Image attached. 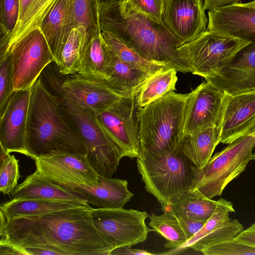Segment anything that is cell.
Segmentation results:
<instances>
[{"label":"cell","mask_w":255,"mask_h":255,"mask_svg":"<svg viewBox=\"0 0 255 255\" xmlns=\"http://www.w3.org/2000/svg\"><path fill=\"white\" fill-rule=\"evenodd\" d=\"M91 207L73 208L6 220L1 214L0 240L22 249L38 248L59 255H110L115 249L99 234Z\"/></svg>","instance_id":"cell-1"},{"label":"cell","mask_w":255,"mask_h":255,"mask_svg":"<svg viewBox=\"0 0 255 255\" xmlns=\"http://www.w3.org/2000/svg\"><path fill=\"white\" fill-rule=\"evenodd\" d=\"M99 22L102 32L111 33L143 58L177 72H191L189 65L178 51L182 42L162 20L143 12L128 1L99 5Z\"/></svg>","instance_id":"cell-2"},{"label":"cell","mask_w":255,"mask_h":255,"mask_svg":"<svg viewBox=\"0 0 255 255\" xmlns=\"http://www.w3.org/2000/svg\"><path fill=\"white\" fill-rule=\"evenodd\" d=\"M26 148L34 158L52 151L86 155L85 145L59 97L45 87L40 76L33 84L27 117Z\"/></svg>","instance_id":"cell-3"},{"label":"cell","mask_w":255,"mask_h":255,"mask_svg":"<svg viewBox=\"0 0 255 255\" xmlns=\"http://www.w3.org/2000/svg\"><path fill=\"white\" fill-rule=\"evenodd\" d=\"M193 96V90L187 94L172 92L138 108L139 155L166 152L181 142Z\"/></svg>","instance_id":"cell-4"},{"label":"cell","mask_w":255,"mask_h":255,"mask_svg":"<svg viewBox=\"0 0 255 255\" xmlns=\"http://www.w3.org/2000/svg\"><path fill=\"white\" fill-rule=\"evenodd\" d=\"M136 162L146 191L153 195L163 210L173 197L191 188L194 165L183 152L181 142L166 152L140 155Z\"/></svg>","instance_id":"cell-5"},{"label":"cell","mask_w":255,"mask_h":255,"mask_svg":"<svg viewBox=\"0 0 255 255\" xmlns=\"http://www.w3.org/2000/svg\"><path fill=\"white\" fill-rule=\"evenodd\" d=\"M255 132L242 136L215 153L202 168L192 167L190 190L206 199L221 196L227 185L243 172L253 160Z\"/></svg>","instance_id":"cell-6"},{"label":"cell","mask_w":255,"mask_h":255,"mask_svg":"<svg viewBox=\"0 0 255 255\" xmlns=\"http://www.w3.org/2000/svg\"><path fill=\"white\" fill-rule=\"evenodd\" d=\"M59 98L85 145L90 165L99 175L112 178L126 153L100 126L96 112Z\"/></svg>","instance_id":"cell-7"},{"label":"cell","mask_w":255,"mask_h":255,"mask_svg":"<svg viewBox=\"0 0 255 255\" xmlns=\"http://www.w3.org/2000/svg\"><path fill=\"white\" fill-rule=\"evenodd\" d=\"M249 42L206 30L178 48L191 73L205 79L218 74Z\"/></svg>","instance_id":"cell-8"},{"label":"cell","mask_w":255,"mask_h":255,"mask_svg":"<svg viewBox=\"0 0 255 255\" xmlns=\"http://www.w3.org/2000/svg\"><path fill=\"white\" fill-rule=\"evenodd\" d=\"M93 224L101 237L114 248L137 245L146 239L149 229L145 211L120 208H91Z\"/></svg>","instance_id":"cell-9"},{"label":"cell","mask_w":255,"mask_h":255,"mask_svg":"<svg viewBox=\"0 0 255 255\" xmlns=\"http://www.w3.org/2000/svg\"><path fill=\"white\" fill-rule=\"evenodd\" d=\"M14 91L32 88L44 69L54 58L39 28L14 44L9 54Z\"/></svg>","instance_id":"cell-10"},{"label":"cell","mask_w":255,"mask_h":255,"mask_svg":"<svg viewBox=\"0 0 255 255\" xmlns=\"http://www.w3.org/2000/svg\"><path fill=\"white\" fill-rule=\"evenodd\" d=\"M33 160L36 167V174L63 186H91L98 184L99 174L86 155L52 151Z\"/></svg>","instance_id":"cell-11"},{"label":"cell","mask_w":255,"mask_h":255,"mask_svg":"<svg viewBox=\"0 0 255 255\" xmlns=\"http://www.w3.org/2000/svg\"><path fill=\"white\" fill-rule=\"evenodd\" d=\"M134 95L122 97L113 107L97 113L100 126L125 151L127 157L139 156L138 109Z\"/></svg>","instance_id":"cell-12"},{"label":"cell","mask_w":255,"mask_h":255,"mask_svg":"<svg viewBox=\"0 0 255 255\" xmlns=\"http://www.w3.org/2000/svg\"><path fill=\"white\" fill-rule=\"evenodd\" d=\"M31 89L14 91L0 115V145L7 153L28 156L26 140Z\"/></svg>","instance_id":"cell-13"},{"label":"cell","mask_w":255,"mask_h":255,"mask_svg":"<svg viewBox=\"0 0 255 255\" xmlns=\"http://www.w3.org/2000/svg\"><path fill=\"white\" fill-rule=\"evenodd\" d=\"M224 93L220 141L229 144L255 132V91Z\"/></svg>","instance_id":"cell-14"},{"label":"cell","mask_w":255,"mask_h":255,"mask_svg":"<svg viewBox=\"0 0 255 255\" xmlns=\"http://www.w3.org/2000/svg\"><path fill=\"white\" fill-rule=\"evenodd\" d=\"M202 0H164L162 21L183 44L207 30Z\"/></svg>","instance_id":"cell-15"},{"label":"cell","mask_w":255,"mask_h":255,"mask_svg":"<svg viewBox=\"0 0 255 255\" xmlns=\"http://www.w3.org/2000/svg\"><path fill=\"white\" fill-rule=\"evenodd\" d=\"M205 79L229 94L255 91V43L244 46L218 74Z\"/></svg>","instance_id":"cell-16"},{"label":"cell","mask_w":255,"mask_h":255,"mask_svg":"<svg viewBox=\"0 0 255 255\" xmlns=\"http://www.w3.org/2000/svg\"><path fill=\"white\" fill-rule=\"evenodd\" d=\"M57 91L60 97L96 113L110 109L123 97L105 82L87 79L78 74L63 81Z\"/></svg>","instance_id":"cell-17"},{"label":"cell","mask_w":255,"mask_h":255,"mask_svg":"<svg viewBox=\"0 0 255 255\" xmlns=\"http://www.w3.org/2000/svg\"><path fill=\"white\" fill-rule=\"evenodd\" d=\"M193 91L183 135L209 127H220L224 92L206 81Z\"/></svg>","instance_id":"cell-18"},{"label":"cell","mask_w":255,"mask_h":255,"mask_svg":"<svg viewBox=\"0 0 255 255\" xmlns=\"http://www.w3.org/2000/svg\"><path fill=\"white\" fill-rule=\"evenodd\" d=\"M207 29L255 43V6L239 3L209 10Z\"/></svg>","instance_id":"cell-19"},{"label":"cell","mask_w":255,"mask_h":255,"mask_svg":"<svg viewBox=\"0 0 255 255\" xmlns=\"http://www.w3.org/2000/svg\"><path fill=\"white\" fill-rule=\"evenodd\" d=\"M126 180L99 175L98 184L91 186L67 187L87 203L100 208H120L134 196L128 188Z\"/></svg>","instance_id":"cell-20"},{"label":"cell","mask_w":255,"mask_h":255,"mask_svg":"<svg viewBox=\"0 0 255 255\" xmlns=\"http://www.w3.org/2000/svg\"><path fill=\"white\" fill-rule=\"evenodd\" d=\"M74 27V0H58L39 27L56 64L71 30Z\"/></svg>","instance_id":"cell-21"},{"label":"cell","mask_w":255,"mask_h":255,"mask_svg":"<svg viewBox=\"0 0 255 255\" xmlns=\"http://www.w3.org/2000/svg\"><path fill=\"white\" fill-rule=\"evenodd\" d=\"M11 195L15 200H55L88 204L68 188L46 180L35 172L17 185Z\"/></svg>","instance_id":"cell-22"},{"label":"cell","mask_w":255,"mask_h":255,"mask_svg":"<svg viewBox=\"0 0 255 255\" xmlns=\"http://www.w3.org/2000/svg\"><path fill=\"white\" fill-rule=\"evenodd\" d=\"M111 52L101 31L97 32L80 50L78 74L87 79L106 82Z\"/></svg>","instance_id":"cell-23"},{"label":"cell","mask_w":255,"mask_h":255,"mask_svg":"<svg viewBox=\"0 0 255 255\" xmlns=\"http://www.w3.org/2000/svg\"><path fill=\"white\" fill-rule=\"evenodd\" d=\"M111 51L107 71L108 79L105 82L123 97L134 95L152 74L124 61Z\"/></svg>","instance_id":"cell-24"},{"label":"cell","mask_w":255,"mask_h":255,"mask_svg":"<svg viewBox=\"0 0 255 255\" xmlns=\"http://www.w3.org/2000/svg\"><path fill=\"white\" fill-rule=\"evenodd\" d=\"M58 0H19V13L16 26L8 40L4 59L11 47L33 30L42 21Z\"/></svg>","instance_id":"cell-25"},{"label":"cell","mask_w":255,"mask_h":255,"mask_svg":"<svg viewBox=\"0 0 255 255\" xmlns=\"http://www.w3.org/2000/svg\"><path fill=\"white\" fill-rule=\"evenodd\" d=\"M220 127H211L183 136L181 146L184 154L198 168L204 167L220 141Z\"/></svg>","instance_id":"cell-26"},{"label":"cell","mask_w":255,"mask_h":255,"mask_svg":"<svg viewBox=\"0 0 255 255\" xmlns=\"http://www.w3.org/2000/svg\"><path fill=\"white\" fill-rule=\"evenodd\" d=\"M84 207L90 206L88 204L64 200L11 199L1 204L0 212L8 220L15 218L38 216L59 210Z\"/></svg>","instance_id":"cell-27"},{"label":"cell","mask_w":255,"mask_h":255,"mask_svg":"<svg viewBox=\"0 0 255 255\" xmlns=\"http://www.w3.org/2000/svg\"><path fill=\"white\" fill-rule=\"evenodd\" d=\"M223 199L216 201L200 197L190 190L173 197L168 207V210L178 216L197 220H208L213 214Z\"/></svg>","instance_id":"cell-28"},{"label":"cell","mask_w":255,"mask_h":255,"mask_svg":"<svg viewBox=\"0 0 255 255\" xmlns=\"http://www.w3.org/2000/svg\"><path fill=\"white\" fill-rule=\"evenodd\" d=\"M177 71L165 68L150 75L134 94L138 108L143 107L163 95L174 92Z\"/></svg>","instance_id":"cell-29"},{"label":"cell","mask_w":255,"mask_h":255,"mask_svg":"<svg viewBox=\"0 0 255 255\" xmlns=\"http://www.w3.org/2000/svg\"><path fill=\"white\" fill-rule=\"evenodd\" d=\"M99 6L98 0H74L75 27L80 35V49L96 33L101 31Z\"/></svg>","instance_id":"cell-30"},{"label":"cell","mask_w":255,"mask_h":255,"mask_svg":"<svg viewBox=\"0 0 255 255\" xmlns=\"http://www.w3.org/2000/svg\"><path fill=\"white\" fill-rule=\"evenodd\" d=\"M148 225L167 241L165 247L175 249L185 244L188 240L185 233L176 217L169 211H163L160 215L153 213L148 216Z\"/></svg>","instance_id":"cell-31"},{"label":"cell","mask_w":255,"mask_h":255,"mask_svg":"<svg viewBox=\"0 0 255 255\" xmlns=\"http://www.w3.org/2000/svg\"><path fill=\"white\" fill-rule=\"evenodd\" d=\"M102 35L110 49L121 59L132 66L153 74L165 68H171L163 64L148 61L124 43L111 33L102 32Z\"/></svg>","instance_id":"cell-32"},{"label":"cell","mask_w":255,"mask_h":255,"mask_svg":"<svg viewBox=\"0 0 255 255\" xmlns=\"http://www.w3.org/2000/svg\"><path fill=\"white\" fill-rule=\"evenodd\" d=\"M80 35L74 27L70 32L56 64L60 74L66 75L77 73L80 65Z\"/></svg>","instance_id":"cell-33"},{"label":"cell","mask_w":255,"mask_h":255,"mask_svg":"<svg viewBox=\"0 0 255 255\" xmlns=\"http://www.w3.org/2000/svg\"><path fill=\"white\" fill-rule=\"evenodd\" d=\"M19 0H0V61L4 57L8 40L17 23Z\"/></svg>","instance_id":"cell-34"},{"label":"cell","mask_w":255,"mask_h":255,"mask_svg":"<svg viewBox=\"0 0 255 255\" xmlns=\"http://www.w3.org/2000/svg\"><path fill=\"white\" fill-rule=\"evenodd\" d=\"M235 212L232 203L223 199L201 229L185 244L177 249L171 250L172 253L170 254L180 250L188 249L190 245L198 240L226 224L231 220L229 217L230 213Z\"/></svg>","instance_id":"cell-35"},{"label":"cell","mask_w":255,"mask_h":255,"mask_svg":"<svg viewBox=\"0 0 255 255\" xmlns=\"http://www.w3.org/2000/svg\"><path fill=\"white\" fill-rule=\"evenodd\" d=\"M243 225L237 219L231 220L226 224L198 240L188 249L201 252L221 242L236 238L243 230Z\"/></svg>","instance_id":"cell-36"},{"label":"cell","mask_w":255,"mask_h":255,"mask_svg":"<svg viewBox=\"0 0 255 255\" xmlns=\"http://www.w3.org/2000/svg\"><path fill=\"white\" fill-rule=\"evenodd\" d=\"M20 176L18 160L0 146V191L3 195L11 193Z\"/></svg>","instance_id":"cell-37"},{"label":"cell","mask_w":255,"mask_h":255,"mask_svg":"<svg viewBox=\"0 0 255 255\" xmlns=\"http://www.w3.org/2000/svg\"><path fill=\"white\" fill-rule=\"evenodd\" d=\"M201 253L205 255H255V247L242 243L235 238L209 247Z\"/></svg>","instance_id":"cell-38"},{"label":"cell","mask_w":255,"mask_h":255,"mask_svg":"<svg viewBox=\"0 0 255 255\" xmlns=\"http://www.w3.org/2000/svg\"><path fill=\"white\" fill-rule=\"evenodd\" d=\"M14 91L11 61L8 55L0 61V115L2 114L9 99Z\"/></svg>","instance_id":"cell-39"},{"label":"cell","mask_w":255,"mask_h":255,"mask_svg":"<svg viewBox=\"0 0 255 255\" xmlns=\"http://www.w3.org/2000/svg\"><path fill=\"white\" fill-rule=\"evenodd\" d=\"M128 1L143 12L162 20L164 0H128Z\"/></svg>","instance_id":"cell-40"},{"label":"cell","mask_w":255,"mask_h":255,"mask_svg":"<svg viewBox=\"0 0 255 255\" xmlns=\"http://www.w3.org/2000/svg\"><path fill=\"white\" fill-rule=\"evenodd\" d=\"M165 210L170 211L176 217L188 237V240L198 233L207 221L178 216L174 214L170 210Z\"/></svg>","instance_id":"cell-41"},{"label":"cell","mask_w":255,"mask_h":255,"mask_svg":"<svg viewBox=\"0 0 255 255\" xmlns=\"http://www.w3.org/2000/svg\"><path fill=\"white\" fill-rule=\"evenodd\" d=\"M242 0H202L205 10H212L241 2Z\"/></svg>","instance_id":"cell-42"},{"label":"cell","mask_w":255,"mask_h":255,"mask_svg":"<svg viewBox=\"0 0 255 255\" xmlns=\"http://www.w3.org/2000/svg\"><path fill=\"white\" fill-rule=\"evenodd\" d=\"M236 238L239 241L255 247V223L246 230H243Z\"/></svg>","instance_id":"cell-43"},{"label":"cell","mask_w":255,"mask_h":255,"mask_svg":"<svg viewBox=\"0 0 255 255\" xmlns=\"http://www.w3.org/2000/svg\"><path fill=\"white\" fill-rule=\"evenodd\" d=\"M131 247L124 246L114 249L111 253V255H150L153 254L147 251L139 249H132Z\"/></svg>","instance_id":"cell-44"},{"label":"cell","mask_w":255,"mask_h":255,"mask_svg":"<svg viewBox=\"0 0 255 255\" xmlns=\"http://www.w3.org/2000/svg\"><path fill=\"white\" fill-rule=\"evenodd\" d=\"M0 255H24V254L13 244L5 241L0 240Z\"/></svg>","instance_id":"cell-45"},{"label":"cell","mask_w":255,"mask_h":255,"mask_svg":"<svg viewBox=\"0 0 255 255\" xmlns=\"http://www.w3.org/2000/svg\"><path fill=\"white\" fill-rule=\"evenodd\" d=\"M99 5L108 4L119 2H125L128 0H98Z\"/></svg>","instance_id":"cell-46"},{"label":"cell","mask_w":255,"mask_h":255,"mask_svg":"<svg viewBox=\"0 0 255 255\" xmlns=\"http://www.w3.org/2000/svg\"><path fill=\"white\" fill-rule=\"evenodd\" d=\"M250 3L251 4H252V5H253L255 6V0H253V1H251V2H250Z\"/></svg>","instance_id":"cell-47"},{"label":"cell","mask_w":255,"mask_h":255,"mask_svg":"<svg viewBox=\"0 0 255 255\" xmlns=\"http://www.w3.org/2000/svg\"><path fill=\"white\" fill-rule=\"evenodd\" d=\"M253 159L255 160V153L253 154Z\"/></svg>","instance_id":"cell-48"}]
</instances>
